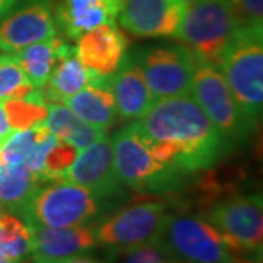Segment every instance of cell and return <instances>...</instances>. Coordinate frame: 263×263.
<instances>
[{
    "label": "cell",
    "instance_id": "cell-13",
    "mask_svg": "<svg viewBox=\"0 0 263 263\" xmlns=\"http://www.w3.org/2000/svg\"><path fill=\"white\" fill-rule=\"evenodd\" d=\"M183 0H123L119 22L132 35L174 38L184 15Z\"/></svg>",
    "mask_w": 263,
    "mask_h": 263
},
{
    "label": "cell",
    "instance_id": "cell-19",
    "mask_svg": "<svg viewBox=\"0 0 263 263\" xmlns=\"http://www.w3.org/2000/svg\"><path fill=\"white\" fill-rule=\"evenodd\" d=\"M73 50L75 47H72L66 40L54 37L22 48L15 53V57L28 78L29 84L34 88H43L47 84L57 62Z\"/></svg>",
    "mask_w": 263,
    "mask_h": 263
},
{
    "label": "cell",
    "instance_id": "cell-1",
    "mask_svg": "<svg viewBox=\"0 0 263 263\" xmlns=\"http://www.w3.org/2000/svg\"><path fill=\"white\" fill-rule=\"evenodd\" d=\"M133 124L155 158L184 177L211 168L233 149L192 95L155 100Z\"/></svg>",
    "mask_w": 263,
    "mask_h": 263
},
{
    "label": "cell",
    "instance_id": "cell-8",
    "mask_svg": "<svg viewBox=\"0 0 263 263\" xmlns=\"http://www.w3.org/2000/svg\"><path fill=\"white\" fill-rule=\"evenodd\" d=\"M168 215L162 202H138L107 214L92 230L98 246L108 250H124L157 241Z\"/></svg>",
    "mask_w": 263,
    "mask_h": 263
},
{
    "label": "cell",
    "instance_id": "cell-10",
    "mask_svg": "<svg viewBox=\"0 0 263 263\" xmlns=\"http://www.w3.org/2000/svg\"><path fill=\"white\" fill-rule=\"evenodd\" d=\"M154 100L190 95L196 60L183 44H154L132 50Z\"/></svg>",
    "mask_w": 263,
    "mask_h": 263
},
{
    "label": "cell",
    "instance_id": "cell-5",
    "mask_svg": "<svg viewBox=\"0 0 263 263\" xmlns=\"http://www.w3.org/2000/svg\"><path fill=\"white\" fill-rule=\"evenodd\" d=\"M110 141L119 179L132 190L145 195L168 193L186 179L155 158L133 123L114 133Z\"/></svg>",
    "mask_w": 263,
    "mask_h": 263
},
{
    "label": "cell",
    "instance_id": "cell-12",
    "mask_svg": "<svg viewBox=\"0 0 263 263\" xmlns=\"http://www.w3.org/2000/svg\"><path fill=\"white\" fill-rule=\"evenodd\" d=\"M62 180L88 189L105 200L122 195L123 183L116 171L110 138L104 135L100 141L79 151Z\"/></svg>",
    "mask_w": 263,
    "mask_h": 263
},
{
    "label": "cell",
    "instance_id": "cell-22",
    "mask_svg": "<svg viewBox=\"0 0 263 263\" xmlns=\"http://www.w3.org/2000/svg\"><path fill=\"white\" fill-rule=\"evenodd\" d=\"M92 72L75 56V50L63 56L54 66L47 84L41 88L47 103L63 104L88 85Z\"/></svg>",
    "mask_w": 263,
    "mask_h": 263
},
{
    "label": "cell",
    "instance_id": "cell-11",
    "mask_svg": "<svg viewBox=\"0 0 263 263\" xmlns=\"http://www.w3.org/2000/svg\"><path fill=\"white\" fill-rule=\"evenodd\" d=\"M57 0H19L6 16L0 19V50L18 53L40 41L57 37Z\"/></svg>",
    "mask_w": 263,
    "mask_h": 263
},
{
    "label": "cell",
    "instance_id": "cell-17",
    "mask_svg": "<svg viewBox=\"0 0 263 263\" xmlns=\"http://www.w3.org/2000/svg\"><path fill=\"white\" fill-rule=\"evenodd\" d=\"M110 85L117 114L126 120L141 119L155 101L141 67L129 50L110 76Z\"/></svg>",
    "mask_w": 263,
    "mask_h": 263
},
{
    "label": "cell",
    "instance_id": "cell-32",
    "mask_svg": "<svg viewBox=\"0 0 263 263\" xmlns=\"http://www.w3.org/2000/svg\"><path fill=\"white\" fill-rule=\"evenodd\" d=\"M19 3V0H0V19L6 16Z\"/></svg>",
    "mask_w": 263,
    "mask_h": 263
},
{
    "label": "cell",
    "instance_id": "cell-3",
    "mask_svg": "<svg viewBox=\"0 0 263 263\" xmlns=\"http://www.w3.org/2000/svg\"><path fill=\"white\" fill-rule=\"evenodd\" d=\"M240 28L231 0H200L186 5L176 40L195 57L196 63L219 69L224 53Z\"/></svg>",
    "mask_w": 263,
    "mask_h": 263
},
{
    "label": "cell",
    "instance_id": "cell-2",
    "mask_svg": "<svg viewBox=\"0 0 263 263\" xmlns=\"http://www.w3.org/2000/svg\"><path fill=\"white\" fill-rule=\"evenodd\" d=\"M108 205L88 189L56 180L40 184L18 216L27 226L92 227L107 215Z\"/></svg>",
    "mask_w": 263,
    "mask_h": 263
},
{
    "label": "cell",
    "instance_id": "cell-30",
    "mask_svg": "<svg viewBox=\"0 0 263 263\" xmlns=\"http://www.w3.org/2000/svg\"><path fill=\"white\" fill-rule=\"evenodd\" d=\"M53 263H110L108 260H101V259H97L94 256H89V254L82 253V254H75V256H70V257H65V259H60L57 262Z\"/></svg>",
    "mask_w": 263,
    "mask_h": 263
},
{
    "label": "cell",
    "instance_id": "cell-28",
    "mask_svg": "<svg viewBox=\"0 0 263 263\" xmlns=\"http://www.w3.org/2000/svg\"><path fill=\"white\" fill-rule=\"evenodd\" d=\"M78 152L79 151L76 149L73 145L57 138L54 143L51 145V148L48 149L46 158H44L41 181L47 183V181L62 180L63 173L75 161Z\"/></svg>",
    "mask_w": 263,
    "mask_h": 263
},
{
    "label": "cell",
    "instance_id": "cell-18",
    "mask_svg": "<svg viewBox=\"0 0 263 263\" xmlns=\"http://www.w3.org/2000/svg\"><path fill=\"white\" fill-rule=\"evenodd\" d=\"M110 76L97 75L92 72L88 85L63 103L82 122L101 132L108 130L117 120Z\"/></svg>",
    "mask_w": 263,
    "mask_h": 263
},
{
    "label": "cell",
    "instance_id": "cell-31",
    "mask_svg": "<svg viewBox=\"0 0 263 263\" xmlns=\"http://www.w3.org/2000/svg\"><path fill=\"white\" fill-rule=\"evenodd\" d=\"M10 132H12V127H10L8 116L5 111V107H3V103H0V141L5 139Z\"/></svg>",
    "mask_w": 263,
    "mask_h": 263
},
{
    "label": "cell",
    "instance_id": "cell-7",
    "mask_svg": "<svg viewBox=\"0 0 263 263\" xmlns=\"http://www.w3.org/2000/svg\"><path fill=\"white\" fill-rule=\"evenodd\" d=\"M190 95L231 148L246 143L256 130L257 124L247 117L235 101L216 66L202 63L196 66Z\"/></svg>",
    "mask_w": 263,
    "mask_h": 263
},
{
    "label": "cell",
    "instance_id": "cell-15",
    "mask_svg": "<svg viewBox=\"0 0 263 263\" xmlns=\"http://www.w3.org/2000/svg\"><path fill=\"white\" fill-rule=\"evenodd\" d=\"M75 56L97 75H113L127 53L129 41L116 24H104L85 32L76 40Z\"/></svg>",
    "mask_w": 263,
    "mask_h": 263
},
{
    "label": "cell",
    "instance_id": "cell-20",
    "mask_svg": "<svg viewBox=\"0 0 263 263\" xmlns=\"http://www.w3.org/2000/svg\"><path fill=\"white\" fill-rule=\"evenodd\" d=\"M40 184L25 162L0 164V209L18 216Z\"/></svg>",
    "mask_w": 263,
    "mask_h": 263
},
{
    "label": "cell",
    "instance_id": "cell-9",
    "mask_svg": "<svg viewBox=\"0 0 263 263\" xmlns=\"http://www.w3.org/2000/svg\"><path fill=\"white\" fill-rule=\"evenodd\" d=\"M202 216L215 227L237 254H262V195L224 197L214 202Z\"/></svg>",
    "mask_w": 263,
    "mask_h": 263
},
{
    "label": "cell",
    "instance_id": "cell-21",
    "mask_svg": "<svg viewBox=\"0 0 263 263\" xmlns=\"http://www.w3.org/2000/svg\"><path fill=\"white\" fill-rule=\"evenodd\" d=\"M43 124L51 135L73 145L78 151L85 149L105 135V132L82 122L70 108L60 103L48 104L47 117Z\"/></svg>",
    "mask_w": 263,
    "mask_h": 263
},
{
    "label": "cell",
    "instance_id": "cell-6",
    "mask_svg": "<svg viewBox=\"0 0 263 263\" xmlns=\"http://www.w3.org/2000/svg\"><path fill=\"white\" fill-rule=\"evenodd\" d=\"M157 243L184 263H240V257L203 216L170 214Z\"/></svg>",
    "mask_w": 263,
    "mask_h": 263
},
{
    "label": "cell",
    "instance_id": "cell-23",
    "mask_svg": "<svg viewBox=\"0 0 263 263\" xmlns=\"http://www.w3.org/2000/svg\"><path fill=\"white\" fill-rule=\"evenodd\" d=\"M48 104L41 88H34L24 100L3 101V107L12 130H25L44 123Z\"/></svg>",
    "mask_w": 263,
    "mask_h": 263
},
{
    "label": "cell",
    "instance_id": "cell-26",
    "mask_svg": "<svg viewBox=\"0 0 263 263\" xmlns=\"http://www.w3.org/2000/svg\"><path fill=\"white\" fill-rule=\"evenodd\" d=\"M48 132L44 124L25 130H12L0 141V164H16L25 162L29 151L37 143V141Z\"/></svg>",
    "mask_w": 263,
    "mask_h": 263
},
{
    "label": "cell",
    "instance_id": "cell-24",
    "mask_svg": "<svg viewBox=\"0 0 263 263\" xmlns=\"http://www.w3.org/2000/svg\"><path fill=\"white\" fill-rule=\"evenodd\" d=\"M0 253L21 263L29 254V230L27 224L10 212H0Z\"/></svg>",
    "mask_w": 263,
    "mask_h": 263
},
{
    "label": "cell",
    "instance_id": "cell-29",
    "mask_svg": "<svg viewBox=\"0 0 263 263\" xmlns=\"http://www.w3.org/2000/svg\"><path fill=\"white\" fill-rule=\"evenodd\" d=\"M240 27L263 29V0H231Z\"/></svg>",
    "mask_w": 263,
    "mask_h": 263
},
{
    "label": "cell",
    "instance_id": "cell-4",
    "mask_svg": "<svg viewBox=\"0 0 263 263\" xmlns=\"http://www.w3.org/2000/svg\"><path fill=\"white\" fill-rule=\"evenodd\" d=\"M219 70L235 101L257 124L263 104V29H237Z\"/></svg>",
    "mask_w": 263,
    "mask_h": 263
},
{
    "label": "cell",
    "instance_id": "cell-25",
    "mask_svg": "<svg viewBox=\"0 0 263 263\" xmlns=\"http://www.w3.org/2000/svg\"><path fill=\"white\" fill-rule=\"evenodd\" d=\"M34 89L19 66L15 53L0 56V103L24 100Z\"/></svg>",
    "mask_w": 263,
    "mask_h": 263
},
{
    "label": "cell",
    "instance_id": "cell-34",
    "mask_svg": "<svg viewBox=\"0 0 263 263\" xmlns=\"http://www.w3.org/2000/svg\"><path fill=\"white\" fill-rule=\"evenodd\" d=\"M240 263H256V262H252V260H247V259H246V260H240Z\"/></svg>",
    "mask_w": 263,
    "mask_h": 263
},
{
    "label": "cell",
    "instance_id": "cell-33",
    "mask_svg": "<svg viewBox=\"0 0 263 263\" xmlns=\"http://www.w3.org/2000/svg\"><path fill=\"white\" fill-rule=\"evenodd\" d=\"M186 5H189V3H195V2H200V0H183Z\"/></svg>",
    "mask_w": 263,
    "mask_h": 263
},
{
    "label": "cell",
    "instance_id": "cell-27",
    "mask_svg": "<svg viewBox=\"0 0 263 263\" xmlns=\"http://www.w3.org/2000/svg\"><path fill=\"white\" fill-rule=\"evenodd\" d=\"M110 263H184L171 257L157 241L124 250H108Z\"/></svg>",
    "mask_w": 263,
    "mask_h": 263
},
{
    "label": "cell",
    "instance_id": "cell-16",
    "mask_svg": "<svg viewBox=\"0 0 263 263\" xmlns=\"http://www.w3.org/2000/svg\"><path fill=\"white\" fill-rule=\"evenodd\" d=\"M122 5L123 0H57V29L67 40L76 41L95 27L114 24Z\"/></svg>",
    "mask_w": 263,
    "mask_h": 263
},
{
    "label": "cell",
    "instance_id": "cell-14",
    "mask_svg": "<svg viewBox=\"0 0 263 263\" xmlns=\"http://www.w3.org/2000/svg\"><path fill=\"white\" fill-rule=\"evenodd\" d=\"M32 263H53L75 254L91 252L98 246L92 227L27 226Z\"/></svg>",
    "mask_w": 263,
    "mask_h": 263
}]
</instances>
